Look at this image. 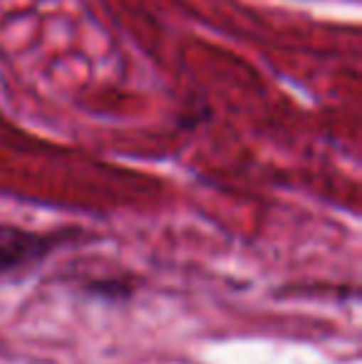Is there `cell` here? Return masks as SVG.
<instances>
[{
	"mask_svg": "<svg viewBox=\"0 0 362 364\" xmlns=\"http://www.w3.org/2000/svg\"><path fill=\"white\" fill-rule=\"evenodd\" d=\"M65 238L68 233H38L13 223H0V275L45 260Z\"/></svg>",
	"mask_w": 362,
	"mask_h": 364,
	"instance_id": "1",
	"label": "cell"
},
{
	"mask_svg": "<svg viewBox=\"0 0 362 364\" xmlns=\"http://www.w3.org/2000/svg\"><path fill=\"white\" fill-rule=\"evenodd\" d=\"M85 292L100 297V300L122 302L134 295V283H129L127 278H100L85 285Z\"/></svg>",
	"mask_w": 362,
	"mask_h": 364,
	"instance_id": "2",
	"label": "cell"
}]
</instances>
